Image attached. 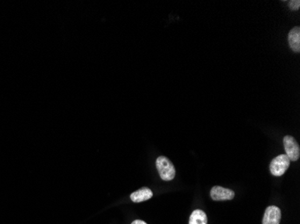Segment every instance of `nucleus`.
Wrapping results in <instances>:
<instances>
[{
  "mask_svg": "<svg viewBox=\"0 0 300 224\" xmlns=\"http://www.w3.org/2000/svg\"><path fill=\"white\" fill-rule=\"evenodd\" d=\"M208 218L202 210H195L190 217L189 224H207Z\"/></svg>",
  "mask_w": 300,
  "mask_h": 224,
  "instance_id": "6e6552de",
  "label": "nucleus"
},
{
  "mask_svg": "<svg viewBox=\"0 0 300 224\" xmlns=\"http://www.w3.org/2000/svg\"><path fill=\"white\" fill-rule=\"evenodd\" d=\"M210 197L214 201L232 200L235 197V192L231 189L215 186L210 190Z\"/></svg>",
  "mask_w": 300,
  "mask_h": 224,
  "instance_id": "20e7f679",
  "label": "nucleus"
},
{
  "mask_svg": "<svg viewBox=\"0 0 300 224\" xmlns=\"http://www.w3.org/2000/svg\"><path fill=\"white\" fill-rule=\"evenodd\" d=\"M300 7V1L299 0H293V1H289V8H291V10L293 11H296L298 10V8Z\"/></svg>",
  "mask_w": 300,
  "mask_h": 224,
  "instance_id": "1a4fd4ad",
  "label": "nucleus"
},
{
  "mask_svg": "<svg viewBox=\"0 0 300 224\" xmlns=\"http://www.w3.org/2000/svg\"><path fill=\"white\" fill-rule=\"evenodd\" d=\"M156 165L163 181H170L174 180L175 177V168L168 158L159 156L156 161Z\"/></svg>",
  "mask_w": 300,
  "mask_h": 224,
  "instance_id": "f257e3e1",
  "label": "nucleus"
},
{
  "mask_svg": "<svg viewBox=\"0 0 300 224\" xmlns=\"http://www.w3.org/2000/svg\"><path fill=\"white\" fill-rule=\"evenodd\" d=\"M286 155L288 156L289 161H296L299 159L300 148L296 139L291 136H286L283 139Z\"/></svg>",
  "mask_w": 300,
  "mask_h": 224,
  "instance_id": "7ed1b4c3",
  "label": "nucleus"
},
{
  "mask_svg": "<svg viewBox=\"0 0 300 224\" xmlns=\"http://www.w3.org/2000/svg\"><path fill=\"white\" fill-rule=\"evenodd\" d=\"M288 44L293 52L298 53L300 52V28L298 26L293 28L288 36Z\"/></svg>",
  "mask_w": 300,
  "mask_h": 224,
  "instance_id": "423d86ee",
  "label": "nucleus"
},
{
  "mask_svg": "<svg viewBox=\"0 0 300 224\" xmlns=\"http://www.w3.org/2000/svg\"><path fill=\"white\" fill-rule=\"evenodd\" d=\"M281 219V209L275 205H272L265 210L262 224H280Z\"/></svg>",
  "mask_w": 300,
  "mask_h": 224,
  "instance_id": "39448f33",
  "label": "nucleus"
},
{
  "mask_svg": "<svg viewBox=\"0 0 300 224\" xmlns=\"http://www.w3.org/2000/svg\"><path fill=\"white\" fill-rule=\"evenodd\" d=\"M131 224H147L146 223V222H145V221H143V220H134V221H133V222H132V223Z\"/></svg>",
  "mask_w": 300,
  "mask_h": 224,
  "instance_id": "9d476101",
  "label": "nucleus"
},
{
  "mask_svg": "<svg viewBox=\"0 0 300 224\" xmlns=\"http://www.w3.org/2000/svg\"><path fill=\"white\" fill-rule=\"evenodd\" d=\"M153 197V192L148 188H142L131 195V199L134 203H141Z\"/></svg>",
  "mask_w": 300,
  "mask_h": 224,
  "instance_id": "0eeeda50",
  "label": "nucleus"
},
{
  "mask_svg": "<svg viewBox=\"0 0 300 224\" xmlns=\"http://www.w3.org/2000/svg\"><path fill=\"white\" fill-rule=\"evenodd\" d=\"M290 161L286 154H281L271 161L270 170L273 176L281 177L288 170Z\"/></svg>",
  "mask_w": 300,
  "mask_h": 224,
  "instance_id": "f03ea898",
  "label": "nucleus"
}]
</instances>
